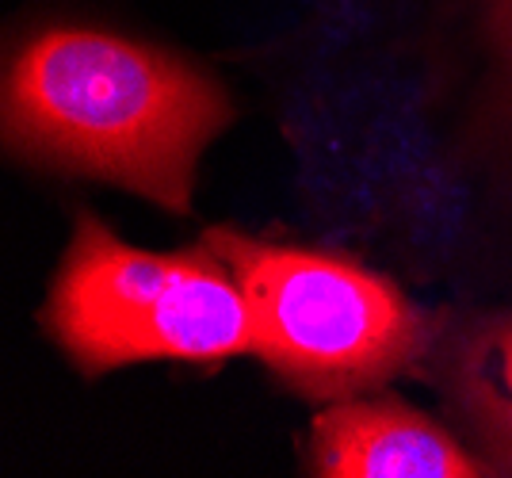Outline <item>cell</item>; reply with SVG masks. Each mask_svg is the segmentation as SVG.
Returning a JSON list of instances; mask_svg holds the SVG:
<instances>
[{"instance_id":"1","label":"cell","mask_w":512,"mask_h":478,"mask_svg":"<svg viewBox=\"0 0 512 478\" xmlns=\"http://www.w3.org/2000/svg\"><path fill=\"white\" fill-rule=\"evenodd\" d=\"M230 123L214 77L88 27L35 35L4 77V146L16 157L119 184L172 215L192 211L199 157Z\"/></svg>"},{"instance_id":"2","label":"cell","mask_w":512,"mask_h":478,"mask_svg":"<svg viewBox=\"0 0 512 478\" xmlns=\"http://www.w3.org/2000/svg\"><path fill=\"white\" fill-rule=\"evenodd\" d=\"M43 322L88 379L138 360L214 364L256 348L253 306L211 249H134L92 211H77Z\"/></svg>"},{"instance_id":"3","label":"cell","mask_w":512,"mask_h":478,"mask_svg":"<svg viewBox=\"0 0 512 478\" xmlns=\"http://www.w3.org/2000/svg\"><path fill=\"white\" fill-rule=\"evenodd\" d=\"M199 245L234 272L253 306V352L306 398L375 391L432 348L425 314L360 261L226 226H211Z\"/></svg>"},{"instance_id":"4","label":"cell","mask_w":512,"mask_h":478,"mask_svg":"<svg viewBox=\"0 0 512 478\" xmlns=\"http://www.w3.org/2000/svg\"><path fill=\"white\" fill-rule=\"evenodd\" d=\"M310 467L321 478H478L490 475L440 425L402 402H341L314 421Z\"/></svg>"},{"instance_id":"5","label":"cell","mask_w":512,"mask_h":478,"mask_svg":"<svg viewBox=\"0 0 512 478\" xmlns=\"http://www.w3.org/2000/svg\"><path fill=\"white\" fill-rule=\"evenodd\" d=\"M436 383L490 475H512V310L478 314L436 352Z\"/></svg>"}]
</instances>
